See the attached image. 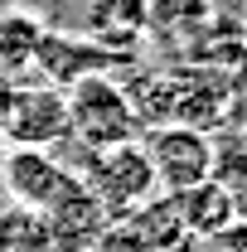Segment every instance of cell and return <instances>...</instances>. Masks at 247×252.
I'll return each instance as SVG.
<instances>
[{
    "mask_svg": "<svg viewBox=\"0 0 247 252\" xmlns=\"http://www.w3.org/2000/svg\"><path fill=\"white\" fill-rule=\"evenodd\" d=\"M63 107H68V136H78L88 151H112V146H126L141 136L126 88L112 83L107 73H88V78L68 83Z\"/></svg>",
    "mask_w": 247,
    "mask_h": 252,
    "instance_id": "obj_1",
    "label": "cell"
},
{
    "mask_svg": "<svg viewBox=\"0 0 247 252\" xmlns=\"http://www.w3.org/2000/svg\"><path fill=\"white\" fill-rule=\"evenodd\" d=\"M78 185L88 189V199H93L97 209H107L112 219L151 204L155 194H160L141 141H126V146H112V151H88Z\"/></svg>",
    "mask_w": 247,
    "mask_h": 252,
    "instance_id": "obj_2",
    "label": "cell"
},
{
    "mask_svg": "<svg viewBox=\"0 0 247 252\" xmlns=\"http://www.w3.org/2000/svg\"><path fill=\"white\" fill-rule=\"evenodd\" d=\"M146 160H151V175H155V189H165L170 199L185 194V189L214 180V141L194 126H151L146 131Z\"/></svg>",
    "mask_w": 247,
    "mask_h": 252,
    "instance_id": "obj_3",
    "label": "cell"
},
{
    "mask_svg": "<svg viewBox=\"0 0 247 252\" xmlns=\"http://www.w3.org/2000/svg\"><path fill=\"white\" fill-rule=\"evenodd\" d=\"M0 175H5L10 199L25 204V209H34L39 219H44L49 209H59L63 199L78 189V170H63L49 151H15V146H10Z\"/></svg>",
    "mask_w": 247,
    "mask_h": 252,
    "instance_id": "obj_4",
    "label": "cell"
},
{
    "mask_svg": "<svg viewBox=\"0 0 247 252\" xmlns=\"http://www.w3.org/2000/svg\"><path fill=\"white\" fill-rule=\"evenodd\" d=\"M68 136V107H63V88L39 83V88H15L10 97V122H5V141L15 151H54Z\"/></svg>",
    "mask_w": 247,
    "mask_h": 252,
    "instance_id": "obj_5",
    "label": "cell"
},
{
    "mask_svg": "<svg viewBox=\"0 0 247 252\" xmlns=\"http://www.w3.org/2000/svg\"><path fill=\"white\" fill-rule=\"evenodd\" d=\"M175 214H180V233L189 243H204V238H214L218 228H228L238 219L233 214V189H223L218 180H204V185L175 194Z\"/></svg>",
    "mask_w": 247,
    "mask_h": 252,
    "instance_id": "obj_6",
    "label": "cell"
},
{
    "mask_svg": "<svg viewBox=\"0 0 247 252\" xmlns=\"http://www.w3.org/2000/svg\"><path fill=\"white\" fill-rule=\"evenodd\" d=\"M49 39V25H44V15H34V10H20V5H10V10H0V73L10 78V73H20V68H30L39 59V44Z\"/></svg>",
    "mask_w": 247,
    "mask_h": 252,
    "instance_id": "obj_7",
    "label": "cell"
},
{
    "mask_svg": "<svg viewBox=\"0 0 247 252\" xmlns=\"http://www.w3.org/2000/svg\"><path fill=\"white\" fill-rule=\"evenodd\" d=\"M146 15L151 25H165V30H194V25H209L214 0H146Z\"/></svg>",
    "mask_w": 247,
    "mask_h": 252,
    "instance_id": "obj_8",
    "label": "cell"
},
{
    "mask_svg": "<svg viewBox=\"0 0 247 252\" xmlns=\"http://www.w3.org/2000/svg\"><path fill=\"white\" fill-rule=\"evenodd\" d=\"M10 97H15V83L0 73V136H5V122H10Z\"/></svg>",
    "mask_w": 247,
    "mask_h": 252,
    "instance_id": "obj_9",
    "label": "cell"
},
{
    "mask_svg": "<svg viewBox=\"0 0 247 252\" xmlns=\"http://www.w3.org/2000/svg\"><path fill=\"white\" fill-rule=\"evenodd\" d=\"M233 214L247 223V180H243V185H233Z\"/></svg>",
    "mask_w": 247,
    "mask_h": 252,
    "instance_id": "obj_10",
    "label": "cell"
}]
</instances>
